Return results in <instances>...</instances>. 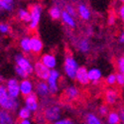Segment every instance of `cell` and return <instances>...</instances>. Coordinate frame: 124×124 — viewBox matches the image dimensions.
<instances>
[{
    "label": "cell",
    "mask_w": 124,
    "mask_h": 124,
    "mask_svg": "<svg viewBox=\"0 0 124 124\" xmlns=\"http://www.w3.org/2000/svg\"><path fill=\"white\" fill-rule=\"evenodd\" d=\"M78 69H79V66L78 64V62L71 56H67L64 63V70L67 77L70 79H76Z\"/></svg>",
    "instance_id": "6da1fadb"
},
{
    "label": "cell",
    "mask_w": 124,
    "mask_h": 124,
    "mask_svg": "<svg viewBox=\"0 0 124 124\" xmlns=\"http://www.w3.org/2000/svg\"><path fill=\"white\" fill-rule=\"evenodd\" d=\"M29 11L31 13V22L29 24V29L34 31L37 29L40 22L41 14H42V6L39 4L29 5Z\"/></svg>",
    "instance_id": "7a4b0ae2"
},
{
    "label": "cell",
    "mask_w": 124,
    "mask_h": 124,
    "mask_svg": "<svg viewBox=\"0 0 124 124\" xmlns=\"http://www.w3.org/2000/svg\"><path fill=\"white\" fill-rule=\"evenodd\" d=\"M14 59L16 62V66L24 70L29 76L34 73V66L31 64V62L28 58H26L22 54H16Z\"/></svg>",
    "instance_id": "3957f363"
},
{
    "label": "cell",
    "mask_w": 124,
    "mask_h": 124,
    "mask_svg": "<svg viewBox=\"0 0 124 124\" xmlns=\"http://www.w3.org/2000/svg\"><path fill=\"white\" fill-rule=\"evenodd\" d=\"M34 74L39 79L46 81L50 77L51 70H49L41 61H37L34 65Z\"/></svg>",
    "instance_id": "277c9868"
},
{
    "label": "cell",
    "mask_w": 124,
    "mask_h": 124,
    "mask_svg": "<svg viewBox=\"0 0 124 124\" xmlns=\"http://www.w3.org/2000/svg\"><path fill=\"white\" fill-rule=\"evenodd\" d=\"M6 89H7V92L10 97L17 98L21 94V91H20V82L15 78H11L7 79Z\"/></svg>",
    "instance_id": "5b68a950"
},
{
    "label": "cell",
    "mask_w": 124,
    "mask_h": 124,
    "mask_svg": "<svg viewBox=\"0 0 124 124\" xmlns=\"http://www.w3.org/2000/svg\"><path fill=\"white\" fill-rule=\"evenodd\" d=\"M61 114H62V110L59 106L57 105H51V106H48L45 111H44V115H45V118L48 120V121H51V122H56L58 120H60L61 118Z\"/></svg>",
    "instance_id": "8992f818"
},
{
    "label": "cell",
    "mask_w": 124,
    "mask_h": 124,
    "mask_svg": "<svg viewBox=\"0 0 124 124\" xmlns=\"http://www.w3.org/2000/svg\"><path fill=\"white\" fill-rule=\"evenodd\" d=\"M60 78V73L57 70H51L50 77L47 80V84L50 88V93L55 94L58 92V80Z\"/></svg>",
    "instance_id": "52a82bcc"
},
{
    "label": "cell",
    "mask_w": 124,
    "mask_h": 124,
    "mask_svg": "<svg viewBox=\"0 0 124 124\" xmlns=\"http://www.w3.org/2000/svg\"><path fill=\"white\" fill-rule=\"evenodd\" d=\"M20 91H21L22 96H24V97H27L31 93H33L34 85H33L32 80L27 78V79H22L20 81Z\"/></svg>",
    "instance_id": "ba28073f"
},
{
    "label": "cell",
    "mask_w": 124,
    "mask_h": 124,
    "mask_svg": "<svg viewBox=\"0 0 124 124\" xmlns=\"http://www.w3.org/2000/svg\"><path fill=\"white\" fill-rule=\"evenodd\" d=\"M25 106L31 111V112H35L37 111L39 107V101H38V95L33 92L27 97H25Z\"/></svg>",
    "instance_id": "9c48e42d"
},
{
    "label": "cell",
    "mask_w": 124,
    "mask_h": 124,
    "mask_svg": "<svg viewBox=\"0 0 124 124\" xmlns=\"http://www.w3.org/2000/svg\"><path fill=\"white\" fill-rule=\"evenodd\" d=\"M76 79L78 81V84L81 85H87L89 84V78H88V70L85 67H79Z\"/></svg>",
    "instance_id": "30bf717a"
},
{
    "label": "cell",
    "mask_w": 124,
    "mask_h": 124,
    "mask_svg": "<svg viewBox=\"0 0 124 124\" xmlns=\"http://www.w3.org/2000/svg\"><path fill=\"white\" fill-rule=\"evenodd\" d=\"M35 93L38 96H42V97H46L49 93H50V88L49 85L46 81L40 80L37 81L35 85Z\"/></svg>",
    "instance_id": "8fae6325"
},
{
    "label": "cell",
    "mask_w": 124,
    "mask_h": 124,
    "mask_svg": "<svg viewBox=\"0 0 124 124\" xmlns=\"http://www.w3.org/2000/svg\"><path fill=\"white\" fill-rule=\"evenodd\" d=\"M78 95H79V90L75 85L68 86L63 92V98H65L66 100H74L78 98Z\"/></svg>",
    "instance_id": "7c38bea8"
},
{
    "label": "cell",
    "mask_w": 124,
    "mask_h": 124,
    "mask_svg": "<svg viewBox=\"0 0 124 124\" xmlns=\"http://www.w3.org/2000/svg\"><path fill=\"white\" fill-rule=\"evenodd\" d=\"M40 61L42 62L49 70H55V68L57 66V59L52 54H44L41 57Z\"/></svg>",
    "instance_id": "4fadbf2b"
},
{
    "label": "cell",
    "mask_w": 124,
    "mask_h": 124,
    "mask_svg": "<svg viewBox=\"0 0 124 124\" xmlns=\"http://www.w3.org/2000/svg\"><path fill=\"white\" fill-rule=\"evenodd\" d=\"M43 42L38 36L31 37V51L34 54H40L43 50Z\"/></svg>",
    "instance_id": "5bb4252c"
},
{
    "label": "cell",
    "mask_w": 124,
    "mask_h": 124,
    "mask_svg": "<svg viewBox=\"0 0 124 124\" xmlns=\"http://www.w3.org/2000/svg\"><path fill=\"white\" fill-rule=\"evenodd\" d=\"M19 107V101L17 98L9 97L8 100L5 102V104L2 106V109L7 110L9 112H15Z\"/></svg>",
    "instance_id": "9a60e30c"
},
{
    "label": "cell",
    "mask_w": 124,
    "mask_h": 124,
    "mask_svg": "<svg viewBox=\"0 0 124 124\" xmlns=\"http://www.w3.org/2000/svg\"><path fill=\"white\" fill-rule=\"evenodd\" d=\"M78 16L84 20V21H87V20L90 19V10L88 9V7L85 5V4H82V3H79L78 5Z\"/></svg>",
    "instance_id": "2e32d148"
},
{
    "label": "cell",
    "mask_w": 124,
    "mask_h": 124,
    "mask_svg": "<svg viewBox=\"0 0 124 124\" xmlns=\"http://www.w3.org/2000/svg\"><path fill=\"white\" fill-rule=\"evenodd\" d=\"M14 118L12 114L7 110L1 109L0 111V124H14Z\"/></svg>",
    "instance_id": "e0dca14e"
},
{
    "label": "cell",
    "mask_w": 124,
    "mask_h": 124,
    "mask_svg": "<svg viewBox=\"0 0 124 124\" xmlns=\"http://www.w3.org/2000/svg\"><path fill=\"white\" fill-rule=\"evenodd\" d=\"M88 78L91 82H97L101 79L102 78V73L101 70L97 68H92L88 70Z\"/></svg>",
    "instance_id": "ac0fdd59"
},
{
    "label": "cell",
    "mask_w": 124,
    "mask_h": 124,
    "mask_svg": "<svg viewBox=\"0 0 124 124\" xmlns=\"http://www.w3.org/2000/svg\"><path fill=\"white\" fill-rule=\"evenodd\" d=\"M117 92L113 89H107L105 91V94H104V98L105 101L108 104H114V103L117 101Z\"/></svg>",
    "instance_id": "d6986e66"
},
{
    "label": "cell",
    "mask_w": 124,
    "mask_h": 124,
    "mask_svg": "<svg viewBox=\"0 0 124 124\" xmlns=\"http://www.w3.org/2000/svg\"><path fill=\"white\" fill-rule=\"evenodd\" d=\"M19 46L25 53H31V37H23L20 40Z\"/></svg>",
    "instance_id": "ffe728a7"
},
{
    "label": "cell",
    "mask_w": 124,
    "mask_h": 124,
    "mask_svg": "<svg viewBox=\"0 0 124 124\" xmlns=\"http://www.w3.org/2000/svg\"><path fill=\"white\" fill-rule=\"evenodd\" d=\"M62 20H63V22L66 25H68L69 27H70V28H75L76 27V21H75L74 17L70 16L68 12L65 11V10L62 12Z\"/></svg>",
    "instance_id": "44dd1931"
},
{
    "label": "cell",
    "mask_w": 124,
    "mask_h": 124,
    "mask_svg": "<svg viewBox=\"0 0 124 124\" xmlns=\"http://www.w3.org/2000/svg\"><path fill=\"white\" fill-rule=\"evenodd\" d=\"M18 17H19V19L21 20L22 22L29 23V24H30V22H31V13H30L29 10L20 8V9L18 10Z\"/></svg>",
    "instance_id": "7402d4cb"
},
{
    "label": "cell",
    "mask_w": 124,
    "mask_h": 124,
    "mask_svg": "<svg viewBox=\"0 0 124 124\" xmlns=\"http://www.w3.org/2000/svg\"><path fill=\"white\" fill-rule=\"evenodd\" d=\"M106 120H107V124H119V123H121L119 113L116 111L109 112V114L106 117Z\"/></svg>",
    "instance_id": "603a6c76"
},
{
    "label": "cell",
    "mask_w": 124,
    "mask_h": 124,
    "mask_svg": "<svg viewBox=\"0 0 124 124\" xmlns=\"http://www.w3.org/2000/svg\"><path fill=\"white\" fill-rule=\"evenodd\" d=\"M62 10L59 6H52L49 10V15L53 20H59L62 17Z\"/></svg>",
    "instance_id": "cb8c5ba5"
},
{
    "label": "cell",
    "mask_w": 124,
    "mask_h": 124,
    "mask_svg": "<svg viewBox=\"0 0 124 124\" xmlns=\"http://www.w3.org/2000/svg\"><path fill=\"white\" fill-rule=\"evenodd\" d=\"M9 94L7 92V89H6V86L1 85V86H0V105H1V107L5 104V102L8 100L9 98Z\"/></svg>",
    "instance_id": "d4e9b609"
},
{
    "label": "cell",
    "mask_w": 124,
    "mask_h": 124,
    "mask_svg": "<svg viewBox=\"0 0 124 124\" xmlns=\"http://www.w3.org/2000/svg\"><path fill=\"white\" fill-rule=\"evenodd\" d=\"M78 48L79 50V52H81V53H87V52L89 51V43L88 41L86 39H81L78 41Z\"/></svg>",
    "instance_id": "484cf974"
},
{
    "label": "cell",
    "mask_w": 124,
    "mask_h": 124,
    "mask_svg": "<svg viewBox=\"0 0 124 124\" xmlns=\"http://www.w3.org/2000/svg\"><path fill=\"white\" fill-rule=\"evenodd\" d=\"M31 116V111L26 107H21L18 111V118L20 120H26V119H29Z\"/></svg>",
    "instance_id": "4316f807"
},
{
    "label": "cell",
    "mask_w": 124,
    "mask_h": 124,
    "mask_svg": "<svg viewBox=\"0 0 124 124\" xmlns=\"http://www.w3.org/2000/svg\"><path fill=\"white\" fill-rule=\"evenodd\" d=\"M0 8L5 10L7 12H10L13 10V1L12 0H1L0 1Z\"/></svg>",
    "instance_id": "83f0119b"
},
{
    "label": "cell",
    "mask_w": 124,
    "mask_h": 124,
    "mask_svg": "<svg viewBox=\"0 0 124 124\" xmlns=\"http://www.w3.org/2000/svg\"><path fill=\"white\" fill-rule=\"evenodd\" d=\"M86 124H102L101 120L99 119V117L93 113H88L86 114Z\"/></svg>",
    "instance_id": "f1b7e54d"
},
{
    "label": "cell",
    "mask_w": 124,
    "mask_h": 124,
    "mask_svg": "<svg viewBox=\"0 0 124 124\" xmlns=\"http://www.w3.org/2000/svg\"><path fill=\"white\" fill-rule=\"evenodd\" d=\"M14 69H15V73H16V75H17L19 78H21L22 79H27V78L29 77V75L26 73L24 70H22L21 68H19V67H17V66H15Z\"/></svg>",
    "instance_id": "f546056e"
},
{
    "label": "cell",
    "mask_w": 124,
    "mask_h": 124,
    "mask_svg": "<svg viewBox=\"0 0 124 124\" xmlns=\"http://www.w3.org/2000/svg\"><path fill=\"white\" fill-rule=\"evenodd\" d=\"M106 84L108 85H113L116 84V74H109L107 77H106Z\"/></svg>",
    "instance_id": "4dcf8cb0"
},
{
    "label": "cell",
    "mask_w": 124,
    "mask_h": 124,
    "mask_svg": "<svg viewBox=\"0 0 124 124\" xmlns=\"http://www.w3.org/2000/svg\"><path fill=\"white\" fill-rule=\"evenodd\" d=\"M117 68L121 75L124 76V56H121L117 60Z\"/></svg>",
    "instance_id": "1f68e13d"
},
{
    "label": "cell",
    "mask_w": 124,
    "mask_h": 124,
    "mask_svg": "<svg viewBox=\"0 0 124 124\" xmlns=\"http://www.w3.org/2000/svg\"><path fill=\"white\" fill-rule=\"evenodd\" d=\"M65 11H66V12H68L70 16H73V17H75V16L77 15V10H76V8H75L73 5H70V4L66 5V9H65Z\"/></svg>",
    "instance_id": "d6a6232c"
},
{
    "label": "cell",
    "mask_w": 124,
    "mask_h": 124,
    "mask_svg": "<svg viewBox=\"0 0 124 124\" xmlns=\"http://www.w3.org/2000/svg\"><path fill=\"white\" fill-rule=\"evenodd\" d=\"M98 112H99V114H100L101 116H107V115L109 114L108 108H107L106 105H101V106H99Z\"/></svg>",
    "instance_id": "836d02e7"
},
{
    "label": "cell",
    "mask_w": 124,
    "mask_h": 124,
    "mask_svg": "<svg viewBox=\"0 0 124 124\" xmlns=\"http://www.w3.org/2000/svg\"><path fill=\"white\" fill-rule=\"evenodd\" d=\"M9 30H10V27H9L8 24H6V23L0 24V32H1L2 34H7L9 32Z\"/></svg>",
    "instance_id": "e575fe53"
},
{
    "label": "cell",
    "mask_w": 124,
    "mask_h": 124,
    "mask_svg": "<svg viewBox=\"0 0 124 124\" xmlns=\"http://www.w3.org/2000/svg\"><path fill=\"white\" fill-rule=\"evenodd\" d=\"M116 81H117V85H124V76L121 75L120 73L116 74Z\"/></svg>",
    "instance_id": "d590c367"
},
{
    "label": "cell",
    "mask_w": 124,
    "mask_h": 124,
    "mask_svg": "<svg viewBox=\"0 0 124 124\" xmlns=\"http://www.w3.org/2000/svg\"><path fill=\"white\" fill-rule=\"evenodd\" d=\"M54 124H74V122L70 118H64V119H60V120L56 121Z\"/></svg>",
    "instance_id": "8d00e7d4"
},
{
    "label": "cell",
    "mask_w": 124,
    "mask_h": 124,
    "mask_svg": "<svg viewBox=\"0 0 124 124\" xmlns=\"http://www.w3.org/2000/svg\"><path fill=\"white\" fill-rule=\"evenodd\" d=\"M119 116H120V121L122 124H124V108H120L119 109Z\"/></svg>",
    "instance_id": "74e56055"
},
{
    "label": "cell",
    "mask_w": 124,
    "mask_h": 124,
    "mask_svg": "<svg viewBox=\"0 0 124 124\" xmlns=\"http://www.w3.org/2000/svg\"><path fill=\"white\" fill-rule=\"evenodd\" d=\"M119 16H120L121 20L124 22V5H122V6L119 8Z\"/></svg>",
    "instance_id": "f35d334b"
},
{
    "label": "cell",
    "mask_w": 124,
    "mask_h": 124,
    "mask_svg": "<svg viewBox=\"0 0 124 124\" xmlns=\"http://www.w3.org/2000/svg\"><path fill=\"white\" fill-rule=\"evenodd\" d=\"M18 124H32V122L29 119H26V120H19Z\"/></svg>",
    "instance_id": "ab89813d"
},
{
    "label": "cell",
    "mask_w": 124,
    "mask_h": 124,
    "mask_svg": "<svg viewBox=\"0 0 124 124\" xmlns=\"http://www.w3.org/2000/svg\"><path fill=\"white\" fill-rule=\"evenodd\" d=\"M108 23L110 24V25H112L113 23H114V16H113L112 14L109 16V18H108Z\"/></svg>",
    "instance_id": "60d3db41"
},
{
    "label": "cell",
    "mask_w": 124,
    "mask_h": 124,
    "mask_svg": "<svg viewBox=\"0 0 124 124\" xmlns=\"http://www.w3.org/2000/svg\"><path fill=\"white\" fill-rule=\"evenodd\" d=\"M119 43H121V44L124 43V33H122V34L119 36Z\"/></svg>",
    "instance_id": "b9f144b4"
}]
</instances>
